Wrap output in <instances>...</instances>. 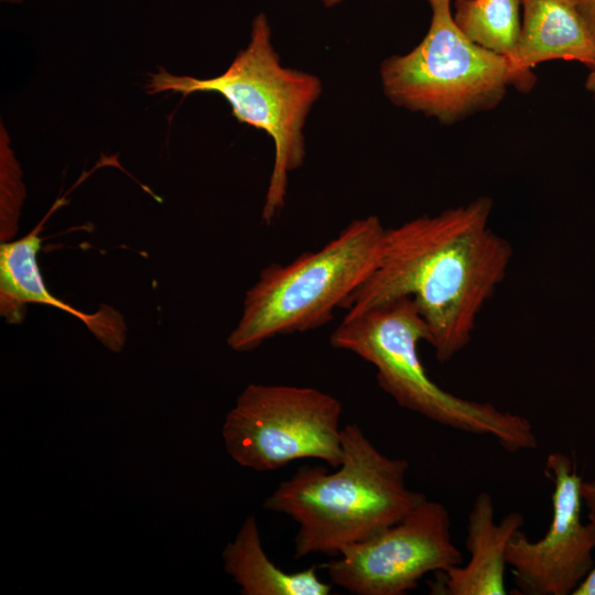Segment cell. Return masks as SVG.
Wrapping results in <instances>:
<instances>
[{"instance_id":"obj_1","label":"cell","mask_w":595,"mask_h":595,"mask_svg":"<svg viewBox=\"0 0 595 595\" xmlns=\"http://www.w3.org/2000/svg\"><path fill=\"white\" fill-rule=\"evenodd\" d=\"M491 210L493 199L482 196L387 228L376 269L343 309L358 313L411 298L436 359L451 360L469 344L512 258L511 245L489 227Z\"/></svg>"},{"instance_id":"obj_2","label":"cell","mask_w":595,"mask_h":595,"mask_svg":"<svg viewBox=\"0 0 595 595\" xmlns=\"http://www.w3.org/2000/svg\"><path fill=\"white\" fill-rule=\"evenodd\" d=\"M343 461L328 472L302 466L281 482L263 507L299 526L294 559L313 553L337 556L349 544L370 539L426 499L407 486L409 462L380 452L357 423L342 430Z\"/></svg>"},{"instance_id":"obj_3","label":"cell","mask_w":595,"mask_h":595,"mask_svg":"<svg viewBox=\"0 0 595 595\" xmlns=\"http://www.w3.org/2000/svg\"><path fill=\"white\" fill-rule=\"evenodd\" d=\"M428 336L414 301L404 296L346 313L329 343L371 364L379 387L400 407L454 430L491 436L509 452L536 448L537 435L527 418L455 396L432 380L418 353Z\"/></svg>"},{"instance_id":"obj_4","label":"cell","mask_w":595,"mask_h":595,"mask_svg":"<svg viewBox=\"0 0 595 595\" xmlns=\"http://www.w3.org/2000/svg\"><path fill=\"white\" fill-rule=\"evenodd\" d=\"M145 89L151 95L219 94L239 122L263 130L273 140V165L261 212L262 221L271 225L284 207L289 174L304 162L303 129L322 94V82L281 63L267 15H256L248 45L220 75L202 79L159 67L150 74Z\"/></svg>"},{"instance_id":"obj_5","label":"cell","mask_w":595,"mask_h":595,"mask_svg":"<svg viewBox=\"0 0 595 595\" xmlns=\"http://www.w3.org/2000/svg\"><path fill=\"white\" fill-rule=\"evenodd\" d=\"M386 230L375 215L355 218L320 250L263 268L227 345L246 353L270 338L326 325L376 269Z\"/></svg>"},{"instance_id":"obj_6","label":"cell","mask_w":595,"mask_h":595,"mask_svg":"<svg viewBox=\"0 0 595 595\" xmlns=\"http://www.w3.org/2000/svg\"><path fill=\"white\" fill-rule=\"evenodd\" d=\"M430 26L410 52L380 64L385 96L396 106L452 125L488 111L508 87L528 93L536 84L513 73L507 56L470 41L456 25L451 0H428Z\"/></svg>"},{"instance_id":"obj_7","label":"cell","mask_w":595,"mask_h":595,"mask_svg":"<svg viewBox=\"0 0 595 595\" xmlns=\"http://www.w3.org/2000/svg\"><path fill=\"white\" fill-rule=\"evenodd\" d=\"M343 405L313 387L249 383L221 426L226 452L257 472L317 458L336 468L343 461Z\"/></svg>"},{"instance_id":"obj_8","label":"cell","mask_w":595,"mask_h":595,"mask_svg":"<svg viewBox=\"0 0 595 595\" xmlns=\"http://www.w3.org/2000/svg\"><path fill=\"white\" fill-rule=\"evenodd\" d=\"M446 507L428 498L368 540L326 562L332 584L354 595H404L428 573L463 564Z\"/></svg>"},{"instance_id":"obj_9","label":"cell","mask_w":595,"mask_h":595,"mask_svg":"<svg viewBox=\"0 0 595 595\" xmlns=\"http://www.w3.org/2000/svg\"><path fill=\"white\" fill-rule=\"evenodd\" d=\"M544 474L553 484L549 529L537 541L517 531L508 545L507 564L520 594L569 595L594 566L595 524L582 521L583 478L571 457L550 453Z\"/></svg>"},{"instance_id":"obj_10","label":"cell","mask_w":595,"mask_h":595,"mask_svg":"<svg viewBox=\"0 0 595 595\" xmlns=\"http://www.w3.org/2000/svg\"><path fill=\"white\" fill-rule=\"evenodd\" d=\"M43 221L24 237L0 245L1 316L8 324H20L25 317L28 303L51 305L84 322L109 350L121 351L127 326L119 312L111 306H102L93 314L82 312L51 294L45 286L36 259L42 246L40 232Z\"/></svg>"},{"instance_id":"obj_11","label":"cell","mask_w":595,"mask_h":595,"mask_svg":"<svg viewBox=\"0 0 595 595\" xmlns=\"http://www.w3.org/2000/svg\"><path fill=\"white\" fill-rule=\"evenodd\" d=\"M524 523L520 512L495 520L494 499L480 491L474 499L466 527V564L434 573L430 593L434 595H505L507 550L511 538Z\"/></svg>"},{"instance_id":"obj_12","label":"cell","mask_w":595,"mask_h":595,"mask_svg":"<svg viewBox=\"0 0 595 595\" xmlns=\"http://www.w3.org/2000/svg\"><path fill=\"white\" fill-rule=\"evenodd\" d=\"M521 28L507 56L513 73L536 82L531 68L552 61L595 64V37L574 0H520Z\"/></svg>"},{"instance_id":"obj_13","label":"cell","mask_w":595,"mask_h":595,"mask_svg":"<svg viewBox=\"0 0 595 595\" xmlns=\"http://www.w3.org/2000/svg\"><path fill=\"white\" fill-rule=\"evenodd\" d=\"M223 567L239 586L241 595H328L331 583L323 582L312 565L286 572L274 564L263 550L258 522L249 515L235 539L221 552Z\"/></svg>"},{"instance_id":"obj_14","label":"cell","mask_w":595,"mask_h":595,"mask_svg":"<svg viewBox=\"0 0 595 595\" xmlns=\"http://www.w3.org/2000/svg\"><path fill=\"white\" fill-rule=\"evenodd\" d=\"M520 0H455L453 18L477 45L508 56L519 39Z\"/></svg>"},{"instance_id":"obj_15","label":"cell","mask_w":595,"mask_h":595,"mask_svg":"<svg viewBox=\"0 0 595 595\" xmlns=\"http://www.w3.org/2000/svg\"><path fill=\"white\" fill-rule=\"evenodd\" d=\"M25 190L22 172L8 142L7 133L1 128L0 145V239L10 241L18 231L21 207Z\"/></svg>"},{"instance_id":"obj_16","label":"cell","mask_w":595,"mask_h":595,"mask_svg":"<svg viewBox=\"0 0 595 595\" xmlns=\"http://www.w3.org/2000/svg\"><path fill=\"white\" fill-rule=\"evenodd\" d=\"M574 2L595 37V0H574Z\"/></svg>"},{"instance_id":"obj_17","label":"cell","mask_w":595,"mask_h":595,"mask_svg":"<svg viewBox=\"0 0 595 595\" xmlns=\"http://www.w3.org/2000/svg\"><path fill=\"white\" fill-rule=\"evenodd\" d=\"M588 520L595 524L594 515L588 513ZM572 595H595V564Z\"/></svg>"},{"instance_id":"obj_18","label":"cell","mask_w":595,"mask_h":595,"mask_svg":"<svg viewBox=\"0 0 595 595\" xmlns=\"http://www.w3.org/2000/svg\"><path fill=\"white\" fill-rule=\"evenodd\" d=\"M583 504L586 506L588 513L595 516V479L582 483Z\"/></svg>"},{"instance_id":"obj_19","label":"cell","mask_w":595,"mask_h":595,"mask_svg":"<svg viewBox=\"0 0 595 595\" xmlns=\"http://www.w3.org/2000/svg\"><path fill=\"white\" fill-rule=\"evenodd\" d=\"M585 88L595 98V64L589 67L585 79Z\"/></svg>"},{"instance_id":"obj_20","label":"cell","mask_w":595,"mask_h":595,"mask_svg":"<svg viewBox=\"0 0 595 595\" xmlns=\"http://www.w3.org/2000/svg\"><path fill=\"white\" fill-rule=\"evenodd\" d=\"M321 1L326 7H333V6H336V4L340 3V2H343L344 0H321Z\"/></svg>"},{"instance_id":"obj_21","label":"cell","mask_w":595,"mask_h":595,"mask_svg":"<svg viewBox=\"0 0 595 595\" xmlns=\"http://www.w3.org/2000/svg\"><path fill=\"white\" fill-rule=\"evenodd\" d=\"M2 1H8V2H13V3H19V2H21V1H23V0H2Z\"/></svg>"}]
</instances>
